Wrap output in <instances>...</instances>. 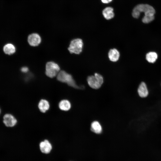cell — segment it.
Listing matches in <instances>:
<instances>
[{"label":"cell","instance_id":"4fadbf2b","mask_svg":"<svg viewBox=\"0 0 161 161\" xmlns=\"http://www.w3.org/2000/svg\"><path fill=\"white\" fill-rule=\"evenodd\" d=\"M113 9L111 7H108L105 8L103 10L102 13L104 18L106 19L109 20L112 18L114 16Z\"/></svg>","mask_w":161,"mask_h":161},{"label":"cell","instance_id":"9c48e42d","mask_svg":"<svg viewBox=\"0 0 161 161\" xmlns=\"http://www.w3.org/2000/svg\"><path fill=\"white\" fill-rule=\"evenodd\" d=\"M40 148L41 151L44 153H49L52 148V145L47 140H45L40 144Z\"/></svg>","mask_w":161,"mask_h":161},{"label":"cell","instance_id":"5bb4252c","mask_svg":"<svg viewBox=\"0 0 161 161\" xmlns=\"http://www.w3.org/2000/svg\"><path fill=\"white\" fill-rule=\"evenodd\" d=\"M91 129L92 131L97 134L100 133L102 131V127L97 121H93L92 123Z\"/></svg>","mask_w":161,"mask_h":161},{"label":"cell","instance_id":"9a60e30c","mask_svg":"<svg viewBox=\"0 0 161 161\" xmlns=\"http://www.w3.org/2000/svg\"><path fill=\"white\" fill-rule=\"evenodd\" d=\"M3 50L6 54L8 55H11L15 52L16 48L13 44H7L4 46Z\"/></svg>","mask_w":161,"mask_h":161},{"label":"cell","instance_id":"6da1fadb","mask_svg":"<svg viewBox=\"0 0 161 161\" xmlns=\"http://www.w3.org/2000/svg\"><path fill=\"white\" fill-rule=\"evenodd\" d=\"M143 12L145 15L142 19L144 23H148L154 19L155 10L151 6L148 4H140L137 5L133 9L132 16L135 18H138L141 13Z\"/></svg>","mask_w":161,"mask_h":161},{"label":"cell","instance_id":"7c38bea8","mask_svg":"<svg viewBox=\"0 0 161 161\" xmlns=\"http://www.w3.org/2000/svg\"><path fill=\"white\" fill-rule=\"evenodd\" d=\"M58 106L61 110L66 111L70 109L71 104L70 102L68 100H63L59 102Z\"/></svg>","mask_w":161,"mask_h":161},{"label":"cell","instance_id":"277c9868","mask_svg":"<svg viewBox=\"0 0 161 161\" xmlns=\"http://www.w3.org/2000/svg\"><path fill=\"white\" fill-rule=\"evenodd\" d=\"M83 46L82 40L80 38H76L70 42L68 49L71 53L80 54L82 52Z\"/></svg>","mask_w":161,"mask_h":161},{"label":"cell","instance_id":"5b68a950","mask_svg":"<svg viewBox=\"0 0 161 161\" xmlns=\"http://www.w3.org/2000/svg\"><path fill=\"white\" fill-rule=\"evenodd\" d=\"M60 70L58 64L52 61L48 62L46 65V75L50 78H53L57 75Z\"/></svg>","mask_w":161,"mask_h":161},{"label":"cell","instance_id":"30bf717a","mask_svg":"<svg viewBox=\"0 0 161 161\" xmlns=\"http://www.w3.org/2000/svg\"><path fill=\"white\" fill-rule=\"evenodd\" d=\"M120 54L119 51L116 49H111L108 53V57L109 59L112 62L117 61L120 57Z\"/></svg>","mask_w":161,"mask_h":161},{"label":"cell","instance_id":"d6986e66","mask_svg":"<svg viewBox=\"0 0 161 161\" xmlns=\"http://www.w3.org/2000/svg\"></svg>","mask_w":161,"mask_h":161},{"label":"cell","instance_id":"8fae6325","mask_svg":"<svg viewBox=\"0 0 161 161\" xmlns=\"http://www.w3.org/2000/svg\"><path fill=\"white\" fill-rule=\"evenodd\" d=\"M49 104L48 101L45 99L41 100L38 103V107L40 111L43 113H45L49 110Z\"/></svg>","mask_w":161,"mask_h":161},{"label":"cell","instance_id":"3957f363","mask_svg":"<svg viewBox=\"0 0 161 161\" xmlns=\"http://www.w3.org/2000/svg\"><path fill=\"white\" fill-rule=\"evenodd\" d=\"M87 81L89 86L92 88L97 89L99 88L103 82L102 76L99 74L95 73L93 75L88 77Z\"/></svg>","mask_w":161,"mask_h":161},{"label":"cell","instance_id":"8992f818","mask_svg":"<svg viewBox=\"0 0 161 161\" xmlns=\"http://www.w3.org/2000/svg\"><path fill=\"white\" fill-rule=\"evenodd\" d=\"M137 92L138 95L141 98H145L148 96L149 90L145 83L142 82L140 84L137 89Z\"/></svg>","mask_w":161,"mask_h":161},{"label":"cell","instance_id":"2e32d148","mask_svg":"<svg viewBox=\"0 0 161 161\" xmlns=\"http://www.w3.org/2000/svg\"><path fill=\"white\" fill-rule=\"evenodd\" d=\"M158 57L157 53L153 52H151L147 53L146 55L147 61L150 63H154L156 61Z\"/></svg>","mask_w":161,"mask_h":161},{"label":"cell","instance_id":"ac0fdd59","mask_svg":"<svg viewBox=\"0 0 161 161\" xmlns=\"http://www.w3.org/2000/svg\"><path fill=\"white\" fill-rule=\"evenodd\" d=\"M101 1L103 3L107 4L111 2L112 0H101Z\"/></svg>","mask_w":161,"mask_h":161},{"label":"cell","instance_id":"e0dca14e","mask_svg":"<svg viewBox=\"0 0 161 161\" xmlns=\"http://www.w3.org/2000/svg\"><path fill=\"white\" fill-rule=\"evenodd\" d=\"M21 70L22 72L26 73L28 71V69L27 67H23L21 68Z\"/></svg>","mask_w":161,"mask_h":161},{"label":"cell","instance_id":"ba28073f","mask_svg":"<svg viewBox=\"0 0 161 161\" xmlns=\"http://www.w3.org/2000/svg\"><path fill=\"white\" fill-rule=\"evenodd\" d=\"M3 123L6 126L12 127L16 125L17 123V120L12 115L10 114H6L3 117Z\"/></svg>","mask_w":161,"mask_h":161},{"label":"cell","instance_id":"7a4b0ae2","mask_svg":"<svg viewBox=\"0 0 161 161\" xmlns=\"http://www.w3.org/2000/svg\"><path fill=\"white\" fill-rule=\"evenodd\" d=\"M57 80L62 82L66 83L68 85L77 89L83 88V86L79 87L77 85L72 75L62 70L58 72L57 75Z\"/></svg>","mask_w":161,"mask_h":161},{"label":"cell","instance_id":"52a82bcc","mask_svg":"<svg viewBox=\"0 0 161 161\" xmlns=\"http://www.w3.org/2000/svg\"><path fill=\"white\" fill-rule=\"evenodd\" d=\"M28 41L30 46L35 47L38 45L40 43L41 39L38 34L33 33L29 35L28 38Z\"/></svg>","mask_w":161,"mask_h":161}]
</instances>
